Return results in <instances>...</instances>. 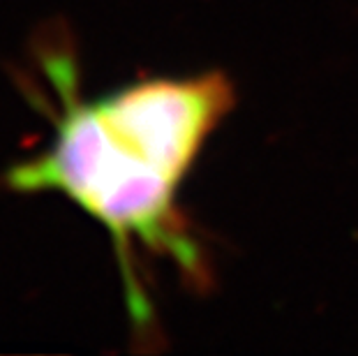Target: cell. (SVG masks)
Returning a JSON list of instances; mask_svg holds the SVG:
<instances>
[{"label": "cell", "mask_w": 358, "mask_h": 356, "mask_svg": "<svg viewBox=\"0 0 358 356\" xmlns=\"http://www.w3.org/2000/svg\"><path fill=\"white\" fill-rule=\"evenodd\" d=\"M42 65L58 97V107L49 109L53 139L12 164L3 183L12 192L63 194L111 234L129 317L148 329L153 313L134 273L132 245L171 259L189 283L208 280L203 250L178 208V190L231 113L234 86L222 72L155 77L83 102L65 51L42 56Z\"/></svg>", "instance_id": "cell-1"}]
</instances>
